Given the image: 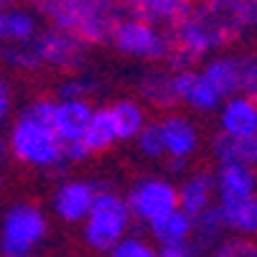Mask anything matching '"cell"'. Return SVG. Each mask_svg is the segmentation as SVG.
Instances as JSON below:
<instances>
[{
    "instance_id": "cell-1",
    "label": "cell",
    "mask_w": 257,
    "mask_h": 257,
    "mask_svg": "<svg viewBox=\"0 0 257 257\" xmlns=\"http://www.w3.org/2000/svg\"><path fill=\"white\" fill-rule=\"evenodd\" d=\"M242 36L244 28L237 18L234 0H201L171 31V44L196 64L229 49Z\"/></svg>"
},
{
    "instance_id": "cell-2",
    "label": "cell",
    "mask_w": 257,
    "mask_h": 257,
    "mask_svg": "<svg viewBox=\"0 0 257 257\" xmlns=\"http://www.w3.org/2000/svg\"><path fill=\"white\" fill-rule=\"evenodd\" d=\"M41 23L66 31L92 46H107L122 18L120 0H28Z\"/></svg>"
},
{
    "instance_id": "cell-3",
    "label": "cell",
    "mask_w": 257,
    "mask_h": 257,
    "mask_svg": "<svg viewBox=\"0 0 257 257\" xmlns=\"http://www.w3.org/2000/svg\"><path fill=\"white\" fill-rule=\"evenodd\" d=\"M6 143H8L11 161H16L28 171H39L59 178L66 176L69 171V166L64 163V145L49 122L33 120L18 112L8 125Z\"/></svg>"
},
{
    "instance_id": "cell-4",
    "label": "cell",
    "mask_w": 257,
    "mask_h": 257,
    "mask_svg": "<svg viewBox=\"0 0 257 257\" xmlns=\"http://www.w3.org/2000/svg\"><path fill=\"white\" fill-rule=\"evenodd\" d=\"M127 232H133V216L127 211L125 196L107 181H99V191L87 219L79 224V239L87 252L107 254Z\"/></svg>"
},
{
    "instance_id": "cell-5",
    "label": "cell",
    "mask_w": 257,
    "mask_h": 257,
    "mask_svg": "<svg viewBox=\"0 0 257 257\" xmlns=\"http://www.w3.org/2000/svg\"><path fill=\"white\" fill-rule=\"evenodd\" d=\"M49 234L51 216L41 204L28 199L13 201L0 214V257L39 254Z\"/></svg>"
},
{
    "instance_id": "cell-6",
    "label": "cell",
    "mask_w": 257,
    "mask_h": 257,
    "mask_svg": "<svg viewBox=\"0 0 257 257\" xmlns=\"http://www.w3.org/2000/svg\"><path fill=\"white\" fill-rule=\"evenodd\" d=\"M122 196H125L127 211L133 216V224H138L143 229H148L158 219H163L178 209L176 181L168 176H158V173L138 176Z\"/></svg>"
},
{
    "instance_id": "cell-7",
    "label": "cell",
    "mask_w": 257,
    "mask_h": 257,
    "mask_svg": "<svg viewBox=\"0 0 257 257\" xmlns=\"http://www.w3.org/2000/svg\"><path fill=\"white\" fill-rule=\"evenodd\" d=\"M120 56L133 59V61H143V64H166L173 44H171V31L156 28L151 23H143L135 18H120L117 26L112 28L109 44Z\"/></svg>"
},
{
    "instance_id": "cell-8",
    "label": "cell",
    "mask_w": 257,
    "mask_h": 257,
    "mask_svg": "<svg viewBox=\"0 0 257 257\" xmlns=\"http://www.w3.org/2000/svg\"><path fill=\"white\" fill-rule=\"evenodd\" d=\"M201 74L214 84V89L222 94V99L232 94H252L257 87V54L254 51H219L201 61Z\"/></svg>"
},
{
    "instance_id": "cell-9",
    "label": "cell",
    "mask_w": 257,
    "mask_h": 257,
    "mask_svg": "<svg viewBox=\"0 0 257 257\" xmlns=\"http://www.w3.org/2000/svg\"><path fill=\"white\" fill-rule=\"evenodd\" d=\"M39 59L44 69H54L59 74H74V71H84L89 64V46L79 39H74L71 33L44 26L41 33L33 41Z\"/></svg>"
},
{
    "instance_id": "cell-10",
    "label": "cell",
    "mask_w": 257,
    "mask_h": 257,
    "mask_svg": "<svg viewBox=\"0 0 257 257\" xmlns=\"http://www.w3.org/2000/svg\"><path fill=\"white\" fill-rule=\"evenodd\" d=\"M97 191H99V181L77 178V176L61 178L51 191L49 216H54L64 227H79L94 204Z\"/></svg>"
},
{
    "instance_id": "cell-11",
    "label": "cell",
    "mask_w": 257,
    "mask_h": 257,
    "mask_svg": "<svg viewBox=\"0 0 257 257\" xmlns=\"http://www.w3.org/2000/svg\"><path fill=\"white\" fill-rule=\"evenodd\" d=\"M161 135H163V148H166V158L173 161H189L194 163L201 153L204 145V133L201 125L181 109H171L161 120Z\"/></svg>"
},
{
    "instance_id": "cell-12",
    "label": "cell",
    "mask_w": 257,
    "mask_h": 257,
    "mask_svg": "<svg viewBox=\"0 0 257 257\" xmlns=\"http://www.w3.org/2000/svg\"><path fill=\"white\" fill-rule=\"evenodd\" d=\"M173 97L178 107H183L186 112L201 115V117L216 115L219 104H222V94L199 71V66L173 71Z\"/></svg>"
},
{
    "instance_id": "cell-13",
    "label": "cell",
    "mask_w": 257,
    "mask_h": 257,
    "mask_svg": "<svg viewBox=\"0 0 257 257\" xmlns=\"http://www.w3.org/2000/svg\"><path fill=\"white\" fill-rule=\"evenodd\" d=\"M196 0H120L122 16L151 23L163 31H173L194 11Z\"/></svg>"
},
{
    "instance_id": "cell-14",
    "label": "cell",
    "mask_w": 257,
    "mask_h": 257,
    "mask_svg": "<svg viewBox=\"0 0 257 257\" xmlns=\"http://www.w3.org/2000/svg\"><path fill=\"white\" fill-rule=\"evenodd\" d=\"M216 133L239 140H257V102L249 94H232L216 109Z\"/></svg>"
},
{
    "instance_id": "cell-15",
    "label": "cell",
    "mask_w": 257,
    "mask_h": 257,
    "mask_svg": "<svg viewBox=\"0 0 257 257\" xmlns=\"http://www.w3.org/2000/svg\"><path fill=\"white\" fill-rule=\"evenodd\" d=\"M178 209L196 219L201 211L216 204V186H214V171L211 168H191L186 176H181L176 183Z\"/></svg>"
},
{
    "instance_id": "cell-16",
    "label": "cell",
    "mask_w": 257,
    "mask_h": 257,
    "mask_svg": "<svg viewBox=\"0 0 257 257\" xmlns=\"http://www.w3.org/2000/svg\"><path fill=\"white\" fill-rule=\"evenodd\" d=\"M135 92H138L135 97L148 109H158V112H163V115L178 107L176 97H173V71H168L161 64L143 71V74L138 77Z\"/></svg>"
},
{
    "instance_id": "cell-17",
    "label": "cell",
    "mask_w": 257,
    "mask_h": 257,
    "mask_svg": "<svg viewBox=\"0 0 257 257\" xmlns=\"http://www.w3.org/2000/svg\"><path fill=\"white\" fill-rule=\"evenodd\" d=\"M214 186H216V201H234V199L257 196V168L249 163L216 166Z\"/></svg>"
},
{
    "instance_id": "cell-18",
    "label": "cell",
    "mask_w": 257,
    "mask_h": 257,
    "mask_svg": "<svg viewBox=\"0 0 257 257\" xmlns=\"http://www.w3.org/2000/svg\"><path fill=\"white\" fill-rule=\"evenodd\" d=\"M92 102L89 99H56L54 107V117H51V127L56 133V138L64 143H79L87 122L92 117Z\"/></svg>"
},
{
    "instance_id": "cell-19",
    "label": "cell",
    "mask_w": 257,
    "mask_h": 257,
    "mask_svg": "<svg viewBox=\"0 0 257 257\" xmlns=\"http://www.w3.org/2000/svg\"><path fill=\"white\" fill-rule=\"evenodd\" d=\"M44 23L31 6H8L0 11V44H33Z\"/></svg>"
},
{
    "instance_id": "cell-20",
    "label": "cell",
    "mask_w": 257,
    "mask_h": 257,
    "mask_svg": "<svg viewBox=\"0 0 257 257\" xmlns=\"http://www.w3.org/2000/svg\"><path fill=\"white\" fill-rule=\"evenodd\" d=\"M82 145L87 148L89 156H102L107 151H112L115 145H120L117 125H115L112 112H109V104L92 107V117H89L87 130L82 135Z\"/></svg>"
},
{
    "instance_id": "cell-21",
    "label": "cell",
    "mask_w": 257,
    "mask_h": 257,
    "mask_svg": "<svg viewBox=\"0 0 257 257\" xmlns=\"http://www.w3.org/2000/svg\"><path fill=\"white\" fill-rule=\"evenodd\" d=\"M219 214L224 219L227 234L234 237H257V196L249 199H234V201H216Z\"/></svg>"
},
{
    "instance_id": "cell-22",
    "label": "cell",
    "mask_w": 257,
    "mask_h": 257,
    "mask_svg": "<svg viewBox=\"0 0 257 257\" xmlns=\"http://www.w3.org/2000/svg\"><path fill=\"white\" fill-rule=\"evenodd\" d=\"M109 112L115 117V125H117V135H120V143H133L135 135L145 127L148 122V107H145L138 97H117L109 102Z\"/></svg>"
},
{
    "instance_id": "cell-23",
    "label": "cell",
    "mask_w": 257,
    "mask_h": 257,
    "mask_svg": "<svg viewBox=\"0 0 257 257\" xmlns=\"http://www.w3.org/2000/svg\"><path fill=\"white\" fill-rule=\"evenodd\" d=\"M209 156L214 166H229V163L254 166V140H239L224 133H214L209 140Z\"/></svg>"
},
{
    "instance_id": "cell-24",
    "label": "cell",
    "mask_w": 257,
    "mask_h": 257,
    "mask_svg": "<svg viewBox=\"0 0 257 257\" xmlns=\"http://www.w3.org/2000/svg\"><path fill=\"white\" fill-rule=\"evenodd\" d=\"M191 234H194V219H191L189 214H183L181 209L171 211L168 216L158 219L156 224L148 227V239H151L156 247L191 239Z\"/></svg>"
},
{
    "instance_id": "cell-25",
    "label": "cell",
    "mask_w": 257,
    "mask_h": 257,
    "mask_svg": "<svg viewBox=\"0 0 257 257\" xmlns=\"http://www.w3.org/2000/svg\"><path fill=\"white\" fill-rule=\"evenodd\" d=\"M0 66L13 74H39L44 69L33 44H0Z\"/></svg>"
},
{
    "instance_id": "cell-26",
    "label": "cell",
    "mask_w": 257,
    "mask_h": 257,
    "mask_svg": "<svg viewBox=\"0 0 257 257\" xmlns=\"http://www.w3.org/2000/svg\"><path fill=\"white\" fill-rule=\"evenodd\" d=\"M224 237H227V227H224V219H222V214H219L216 204L209 206L206 211H201L194 219V234H191V239H196L206 252L211 247H216Z\"/></svg>"
},
{
    "instance_id": "cell-27",
    "label": "cell",
    "mask_w": 257,
    "mask_h": 257,
    "mask_svg": "<svg viewBox=\"0 0 257 257\" xmlns=\"http://www.w3.org/2000/svg\"><path fill=\"white\" fill-rule=\"evenodd\" d=\"M99 92H102V82L94 74H89V71H74V74H66L56 84L54 99H89Z\"/></svg>"
},
{
    "instance_id": "cell-28",
    "label": "cell",
    "mask_w": 257,
    "mask_h": 257,
    "mask_svg": "<svg viewBox=\"0 0 257 257\" xmlns=\"http://www.w3.org/2000/svg\"><path fill=\"white\" fill-rule=\"evenodd\" d=\"M135 151L143 161L148 163H158V161H166V148H163V135H161V125L158 120H148L145 127L135 135L133 140Z\"/></svg>"
},
{
    "instance_id": "cell-29",
    "label": "cell",
    "mask_w": 257,
    "mask_h": 257,
    "mask_svg": "<svg viewBox=\"0 0 257 257\" xmlns=\"http://www.w3.org/2000/svg\"><path fill=\"white\" fill-rule=\"evenodd\" d=\"M104 257H161L158 247L140 232H127Z\"/></svg>"
},
{
    "instance_id": "cell-30",
    "label": "cell",
    "mask_w": 257,
    "mask_h": 257,
    "mask_svg": "<svg viewBox=\"0 0 257 257\" xmlns=\"http://www.w3.org/2000/svg\"><path fill=\"white\" fill-rule=\"evenodd\" d=\"M206 257H257V242L232 234V237H224L216 247H211Z\"/></svg>"
},
{
    "instance_id": "cell-31",
    "label": "cell",
    "mask_w": 257,
    "mask_h": 257,
    "mask_svg": "<svg viewBox=\"0 0 257 257\" xmlns=\"http://www.w3.org/2000/svg\"><path fill=\"white\" fill-rule=\"evenodd\" d=\"M158 254L161 257H206V249L196 239H183V242L158 247Z\"/></svg>"
},
{
    "instance_id": "cell-32",
    "label": "cell",
    "mask_w": 257,
    "mask_h": 257,
    "mask_svg": "<svg viewBox=\"0 0 257 257\" xmlns=\"http://www.w3.org/2000/svg\"><path fill=\"white\" fill-rule=\"evenodd\" d=\"M13 109H16V89L6 77H0V135L8 127Z\"/></svg>"
},
{
    "instance_id": "cell-33",
    "label": "cell",
    "mask_w": 257,
    "mask_h": 257,
    "mask_svg": "<svg viewBox=\"0 0 257 257\" xmlns=\"http://www.w3.org/2000/svg\"><path fill=\"white\" fill-rule=\"evenodd\" d=\"M234 8H237V18L247 31H257V0H234Z\"/></svg>"
},
{
    "instance_id": "cell-34",
    "label": "cell",
    "mask_w": 257,
    "mask_h": 257,
    "mask_svg": "<svg viewBox=\"0 0 257 257\" xmlns=\"http://www.w3.org/2000/svg\"><path fill=\"white\" fill-rule=\"evenodd\" d=\"M92 156L87 153V148L82 145V140L79 143H64V163L69 166V168H74V166H82V163H87Z\"/></svg>"
},
{
    "instance_id": "cell-35",
    "label": "cell",
    "mask_w": 257,
    "mask_h": 257,
    "mask_svg": "<svg viewBox=\"0 0 257 257\" xmlns=\"http://www.w3.org/2000/svg\"><path fill=\"white\" fill-rule=\"evenodd\" d=\"M191 168H194V163H189V161H173V158H166V171H168V176L181 178V176H186Z\"/></svg>"
},
{
    "instance_id": "cell-36",
    "label": "cell",
    "mask_w": 257,
    "mask_h": 257,
    "mask_svg": "<svg viewBox=\"0 0 257 257\" xmlns=\"http://www.w3.org/2000/svg\"><path fill=\"white\" fill-rule=\"evenodd\" d=\"M8 161H11V153H8V143H6V138H3V135H0V168H3Z\"/></svg>"
},
{
    "instance_id": "cell-37",
    "label": "cell",
    "mask_w": 257,
    "mask_h": 257,
    "mask_svg": "<svg viewBox=\"0 0 257 257\" xmlns=\"http://www.w3.org/2000/svg\"><path fill=\"white\" fill-rule=\"evenodd\" d=\"M16 3V0H0V11H6L8 6H13Z\"/></svg>"
},
{
    "instance_id": "cell-38",
    "label": "cell",
    "mask_w": 257,
    "mask_h": 257,
    "mask_svg": "<svg viewBox=\"0 0 257 257\" xmlns=\"http://www.w3.org/2000/svg\"><path fill=\"white\" fill-rule=\"evenodd\" d=\"M59 257H82V254H77V252H64V254H59Z\"/></svg>"
},
{
    "instance_id": "cell-39",
    "label": "cell",
    "mask_w": 257,
    "mask_h": 257,
    "mask_svg": "<svg viewBox=\"0 0 257 257\" xmlns=\"http://www.w3.org/2000/svg\"><path fill=\"white\" fill-rule=\"evenodd\" d=\"M3 189H6V181H3V173H0V196H3Z\"/></svg>"
},
{
    "instance_id": "cell-40",
    "label": "cell",
    "mask_w": 257,
    "mask_h": 257,
    "mask_svg": "<svg viewBox=\"0 0 257 257\" xmlns=\"http://www.w3.org/2000/svg\"><path fill=\"white\" fill-rule=\"evenodd\" d=\"M254 168H257V140H254Z\"/></svg>"
},
{
    "instance_id": "cell-41",
    "label": "cell",
    "mask_w": 257,
    "mask_h": 257,
    "mask_svg": "<svg viewBox=\"0 0 257 257\" xmlns=\"http://www.w3.org/2000/svg\"><path fill=\"white\" fill-rule=\"evenodd\" d=\"M249 97H252V99H254V102H257V87H254V89H252V94H249Z\"/></svg>"
},
{
    "instance_id": "cell-42",
    "label": "cell",
    "mask_w": 257,
    "mask_h": 257,
    "mask_svg": "<svg viewBox=\"0 0 257 257\" xmlns=\"http://www.w3.org/2000/svg\"><path fill=\"white\" fill-rule=\"evenodd\" d=\"M21 257H39V254H21Z\"/></svg>"
}]
</instances>
